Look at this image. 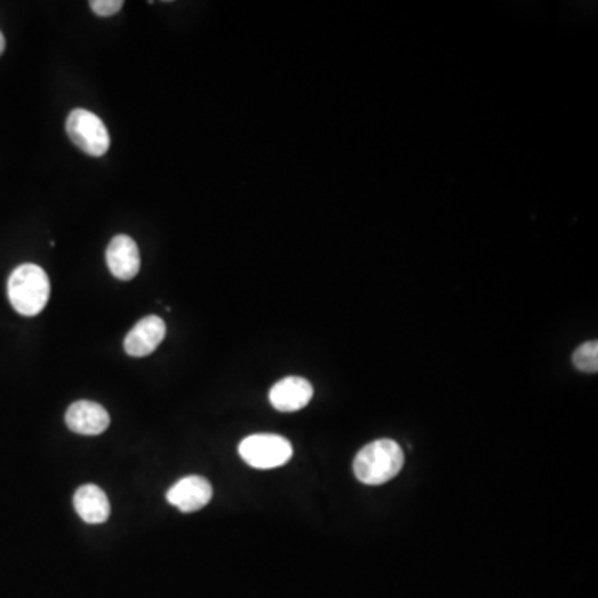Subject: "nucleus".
I'll list each match as a JSON object with an SVG mask.
<instances>
[{
  "instance_id": "nucleus-1",
  "label": "nucleus",
  "mask_w": 598,
  "mask_h": 598,
  "mask_svg": "<svg viewBox=\"0 0 598 598\" xmlns=\"http://www.w3.org/2000/svg\"><path fill=\"white\" fill-rule=\"evenodd\" d=\"M404 467V452L398 442L379 439L364 446L354 459V474L366 486H381L398 476Z\"/></svg>"
},
{
  "instance_id": "nucleus-2",
  "label": "nucleus",
  "mask_w": 598,
  "mask_h": 598,
  "mask_svg": "<svg viewBox=\"0 0 598 598\" xmlns=\"http://www.w3.org/2000/svg\"><path fill=\"white\" fill-rule=\"evenodd\" d=\"M10 304L22 316H37L50 298L49 276L40 266H19L12 271L7 285Z\"/></svg>"
},
{
  "instance_id": "nucleus-3",
  "label": "nucleus",
  "mask_w": 598,
  "mask_h": 598,
  "mask_svg": "<svg viewBox=\"0 0 598 598\" xmlns=\"http://www.w3.org/2000/svg\"><path fill=\"white\" fill-rule=\"evenodd\" d=\"M241 459L255 469H275L285 466L293 456V446L278 434H253L238 447Z\"/></svg>"
},
{
  "instance_id": "nucleus-4",
  "label": "nucleus",
  "mask_w": 598,
  "mask_h": 598,
  "mask_svg": "<svg viewBox=\"0 0 598 598\" xmlns=\"http://www.w3.org/2000/svg\"><path fill=\"white\" fill-rule=\"evenodd\" d=\"M70 140L90 157H102L110 148V135L102 118L95 113L77 108L65 123Z\"/></svg>"
},
{
  "instance_id": "nucleus-5",
  "label": "nucleus",
  "mask_w": 598,
  "mask_h": 598,
  "mask_svg": "<svg viewBox=\"0 0 598 598\" xmlns=\"http://www.w3.org/2000/svg\"><path fill=\"white\" fill-rule=\"evenodd\" d=\"M167 334L165 321L158 316H147L133 326L127 334L123 348L132 358H145L162 344Z\"/></svg>"
},
{
  "instance_id": "nucleus-6",
  "label": "nucleus",
  "mask_w": 598,
  "mask_h": 598,
  "mask_svg": "<svg viewBox=\"0 0 598 598\" xmlns=\"http://www.w3.org/2000/svg\"><path fill=\"white\" fill-rule=\"evenodd\" d=\"M65 424L80 436H99L110 426V416L97 402L79 401L65 412Z\"/></svg>"
},
{
  "instance_id": "nucleus-7",
  "label": "nucleus",
  "mask_w": 598,
  "mask_h": 598,
  "mask_svg": "<svg viewBox=\"0 0 598 598\" xmlns=\"http://www.w3.org/2000/svg\"><path fill=\"white\" fill-rule=\"evenodd\" d=\"M211 497H213V487L205 477L200 476L183 477L182 481H178L167 494L168 504H172L185 514L203 509L210 504Z\"/></svg>"
},
{
  "instance_id": "nucleus-8",
  "label": "nucleus",
  "mask_w": 598,
  "mask_h": 598,
  "mask_svg": "<svg viewBox=\"0 0 598 598\" xmlns=\"http://www.w3.org/2000/svg\"><path fill=\"white\" fill-rule=\"evenodd\" d=\"M107 266L117 280L130 281L140 271V251L127 235H117L107 248Z\"/></svg>"
},
{
  "instance_id": "nucleus-9",
  "label": "nucleus",
  "mask_w": 598,
  "mask_h": 598,
  "mask_svg": "<svg viewBox=\"0 0 598 598\" xmlns=\"http://www.w3.org/2000/svg\"><path fill=\"white\" fill-rule=\"evenodd\" d=\"M313 386L308 379L290 376L271 388L270 402L276 411L295 412L308 406L313 399Z\"/></svg>"
},
{
  "instance_id": "nucleus-10",
  "label": "nucleus",
  "mask_w": 598,
  "mask_h": 598,
  "mask_svg": "<svg viewBox=\"0 0 598 598\" xmlns=\"http://www.w3.org/2000/svg\"><path fill=\"white\" fill-rule=\"evenodd\" d=\"M74 507L80 519L87 524H103L110 517V500L107 494L94 484H87L77 489Z\"/></svg>"
},
{
  "instance_id": "nucleus-11",
  "label": "nucleus",
  "mask_w": 598,
  "mask_h": 598,
  "mask_svg": "<svg viewBox=\"0 0 598 598\" xmlns=\"http://www.w3.org/2000/svg\"><path fill=\"white\" fill-rule=\"evenodd\" d=\"M575 368L582 373H597L598 371V343L597 341H587L580 348L575 349L574 358Z\"/></svg>"
},
{
  "instance_id": "nucleus-12",
  "label": "nucleus",
  "mask_w": 598,
  "mask_h": 598,
  "mask_svg": "<svg viewBox=\"0 0 598 598\" xmlns=\"http://www.w3.org/2000/svg\"><path fill=\"white\" fill-rule=\"evenodd\" d=\"M90 7L100 17H110L122 10L123 2L122 0H92Z\"/></svg>"
},
{
  "instance_id": "nucleus-13",
  "label": "nucleus",
  "mask_w": 598,
  "mask_h": 598,
  "mask_svg": "<svg viewBox=\"0 0 598 598\" xmlns=\"http://www.w3.org/2000/svg\"><path fill=\"white\" fill-rule=\"evenodd\" d=\"M4 50H5L4 34H2V32H0V55L4 54Z\"/></svg>"
}]
</instances>
